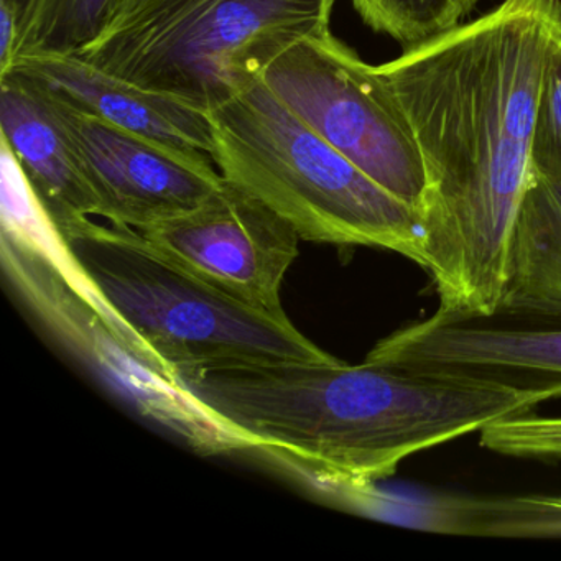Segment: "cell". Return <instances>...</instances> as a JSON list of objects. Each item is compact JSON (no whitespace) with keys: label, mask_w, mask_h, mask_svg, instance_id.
Here are the masks:
<instances>
[{"label":"cell","mask_w":561,"mask_h":561,"mask_svg":"<svg viewBox=\"0 0 561 561\" xmlns=\"http://www.w3.org/2000/svg\"><path fill=\"white\" fill-rule=\"evenodd\" d=\"M560 45L561 0H504L374 67L422 153V268L448 317L501 311L541 88Z\"/></svg>","instance_id":"obj_1"},{"label":"cell","mask_w":561,"mask_h":561,"mask_svg":"<svg viewBox=\"0 0 561 561\" xmlns=\"http://www.w3.org/2000/svg\"><path fill=\"white\" fill-rule=\"evenodd\" d=\"M186 389L277 461L330 494L389 478L410 456L557 399L393 364L284 363L182 376Z\"/></svg>","instance_id":"obj_2"},{"label":"cell","mask_w":561,"mask_h":561,"mask_svg":"<svg viewBox=\"0 0 561 561\" xmlns=\"http://www.w3.org/2000/svg\"><path fill=\"white\" fill-rule=\"evenodd\" d=\"M104 304L182 376L226 367L327 363L287 314L259 310L153 248L139 229L91 218L55 221Z\"/></svg>","instance_id":"obj_3"},{"label":"cell","mask_w":561,"mask_h":561,"mask_svg":"<svg viewBox=\"0 0 561 561\" xmlns=\"http://www.w3.org/2000/svg\"><path fill=\"white\" fill-rule=\"evenodd\" d=\"M206 114L219 173L290 222L300 239L386 249L422 267L415 209L318 136L264 81Z\"/></svg>","instance_id":"obj_4"},{"label":"cell","mask_w":561,"mask_h":561,"mask_svg":"<svg viewBox=\"0 0 561 561\" xmlns=\"http://www.w3.org/2000/svg\"><path fill=\"white\" fill-rule=\"evenodd\" d=\"M336 0H144L77 57L196 110L262 80L282 54L331 31Z\"/></svg>","instance_id":"obj_5"},{"label":"cell","mask_w":561,"mask_h":561,"mask_svg":"<svg viewBox=\"0 0 561 561\" xmlns=\"http://www.w3.org/2000/svg\"><path fill=\"white\" fill-rule=\"evenodd\" d=\"M2 262L35 313L144 416L175 433L199 455L252 449L104 304L71 259L47 206L31 203L2 219Z\"/></svg>","instance_id":"obj_6"},{"label":"cell","mask_w":561,"mask_h":561,"mask_svg":"<svg viewBox=\"0 0 561 561\" xmlns=\"http://www.w3.org/2000/svg\"><path fill=\"white\" fill-rule=\"evenodd\" d=\"M262 81L318 136L419 215L426 192L422 153L374 65L328 31L288 48Z\"/></svg>","instance_id":"obj_7"},{"label":"cell","mask_w":561,"mask_h":561,"mask_svg":"<svg viewBox=\"0 0 561 561\" xmlns=\"http://www.w3.org/2000/svg\"><path fill=\"white\" fill-rule=\"evenodd\" d=\"M32 88L44 98L107 222L144 229L179 218L225 182L208 153L130 133Z\"/></svg>","instance_id":"obj_8"},{"label":"cell","mask_w":561,"mask_h":561,"mask_svg":"<svg viewBox=\"0 0 561 561\" xmlns=\"http://www.w3.org/2000/svg\"><path fill=\"white\" fill-rule=\"evenodd\" d=\"M139 231L167 257L232 297L285 314L282 285L300 252V236L241 186L225 179L198 208Z\"/></svg>","instance_id":"obj_9"},{"label":"cell","mask_w":561,"mask_h":561,"mask_svg":"<svg viewBox=\"0 0 561 561\" xmlns=\"http://www.w3.org/2000/svg\"><path fill=\"white\" fill-rule=\"evenodd\" d=\"M436 311L380 340L366 359L561 397V328H502Z\"/></svg>","instance_id":"obj_10"},{"label":"cell","mask_w":561,"mask_h":561,"mask_svg":"<svg viewBox=\"0 0 561 561\" xmlns=\"http://www.w3.org/2000/svg\"><path fill=\"white\" fill-rule=\"evenodd\" d=\"M8 73L81 113L211 157V121L205 111L114 77L77 55L19 58L0 75Z\"/></svg>","instance_id":"obj_11"},{"label":"cell","mask_w":561,"mask_h":561,"mask_svg":"<svg viewBox=\"0 0 561 561\" xmlns=\"http://www.w3.org/2000/svg\"><path fill=\"white\" fill-rule=\"evenodd\" d=\"M341 505L387 524L465 537L561 538V507L550 495L461 497L403 495L354 482L341 492Z\"/></svg>","instance_id":"obj_12"},{"label":"cell","mask_w":561,"mask_h":561,"mask_svg":"<svg viewBox=\"0 0 561 561\" xmlns=\"http://www.w3.org/2000/svg\"><path fill=\"white\" fill-rule=\"evenodd\" d=\"M0 139L9 144L55 221L100 216V203L44 98L9 73L0 75Z\"/></svg>","instance_id":"obj_13"},{"label":"cell","mask_w":561,"mask_h":561,"mask_svg":"<svg viewBox=\"0 0 561 561\" xmlns=\"http://www.w3.org/2000/svg\"><path fill=\"white\" fill-rule=\"evenodd\" d=\"M501 311L561 321V182L557 180L534 173L522 199Z\"/></svg>","instance_id":"obj_14"},{"label":"cell","mask_w":561,"mask_h":561,"mask_svg":"<svg viewBox=\"0 0 561 561\" xmlns=\"http://www.w3.org/2000/svg\"><path fill=\"white\" fill-rule=\"evenodd\" d=\"M111 5L113 0H31L19 24L14 61L80 54L107 27Z\"/></svg>","instance_id":"obj_15"},{"label":"cell","mask_w":561,"mask_h":561,"mask_svg":"<svg viewBox=\"0 0 561 561\" xmlns=\"http://www.w3.org/2000/svg\"><path fill=\"white\" fill-rule=\"evenodd\" d=\"M479 0H353L359 18L377 34L419 47L462 24Z\"/></svg>","instance_id":"obj_16"},{"label":"cell","mask_w":561,"mask_h":561,"mask_svg":"<svg viewBox=\"0 0 561 561\" xmlns=\"http://www.w3.org/2000/svg\"><path fill=\"white\" fill-rule=\"evenodd\" d=\"M534 173L561 182V45L551 55L531 142Z\"/></svg>","instance_id":"obj_17"},{"label":"cell","mask_w":561,"mask_h":561,"mask_svg":"<svg viewBox=\"0 0 561 561\" xmlns=\"http://www.w3.org/2000/svg\"><path fill=\"white\" fill-rule=\"evenodd\" d=\"M502 446L517 458L561 459V416H514L504 423Z\"/></svg>","instance_id":"obj_18"},{"label":"cell","mask_w":561,"mask_h":561,"mask_svg":"<svg viewBox=\"0 0 561 561\" xmlns=\"http://www.w3.org/2000/svg\"><path fill=\"white\" fill-rule=\"evenodd\" d=\"M19 37V19L8 5L0 4V73L8 71L14 61Z\"/></svg>","instance_id":"obj_19"},{"label":"cell","mask_w":561,"mask_h":561,"mask_svg":"<svg viewBox=\"0 0 561 561\" xmlns=\"http://www.w3.org/2000/svg\"><path fill=\"white\" fill-rule=\"evenodd\" d=\"M142 2L144 0H113L107 27H110V25L116 24V22L121 21V19L126 18L127 14H130V12H133L137 5L142 4ZM106 28H104V31H106Z\"/></svg>","instance_id":"obj_20"},{"label":"cell","mask_w":561,"mask_h":561,"mask_svg":"<svg viewBox=\"0 0 561 561\" xmlns=\"http://www.w3.org/2000/svg\"><path fill=\"white\" fill-rule=\"evenodd\" d=\"M0 4L8 5L15 15H18L19 24H21L24 12L27 11L31 0H0Z\"/></svg>","instance_id":"obj_21"},{"label":"cell","mask_w":561,"mask_h":561,"mask_svg":"<svg viewBox=\"0 0 561 561\" xmlns=\"http://www.w3.org/2000/svg\"><path fill=\"white\" fill-rule=\"evenodd\" d=\"M551 502H554V504L560 505L561 507V495H550Z\"/></svg>","instance_id":"obj_22"}]
</instances>
